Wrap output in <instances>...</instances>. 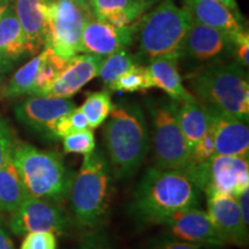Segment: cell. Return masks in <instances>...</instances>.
Masks as SVG:
<instances>
[{
	"instance_id": "6da1fadb",
	"label": "cell",
	"mask_w": 249,
	"mask_h": 249,
	"mask_svg": "<svg viewBox=\"0 0 249 249\" xmlns=\"http://www.w3.org/2000/svg\"><path fill=\"white\" fill-rule=\"evenodd\" d=\"M201 189L182 171L152 166L136 186L130 213L142 223L161 224L173 213L200 204Z\"/></svg>"
},
{
	"instance_id": "7a4b0ae2",
	"label": "cell",
	"mask_w": 249,
	"mask_h": 249,
	"mask_svg": "<svg viewBox=\"0 0 249 249\" xmlns=\"http://www.w3.org/2000/svg\"><path fill=\"white\" fill-rule=\"evenodd\" d=\"M103 129L112 178H132L144 160L150 144L147 119L135 103L113 105Z\"/></svg>"
},
{
	"instance_id": "3957f363",
	"label": "cell",
	"mask_w": 249,
	"mask_h": 249,
	"mask_svg": "<svg viewBox=\"0 0 249 249\" xmlns=\"http://www.w3.org/2000/svg\"><path fill=\"white\" fill-rule=\"evenodd\" d=\"M112 173L103 152L85 155L71 181L68 197L74 223L80 229L97 230L107 219L111 200Z\"/></svg>"
},
{
	"instance_id": "277c9868",
	"label": "cell",
	"mask_w": 249,
	"mask_h": 249,
	"mask_svg": "<svg viewBox=\"0 0 249 249\" xmlns=\"http://www.w3.org/2000/svg\"><path fill=\"white\" fill-rule=\"evenodd\" d=\"M12 160L29 196L57 204L68 197L75 173L66 166L60 154L14 142Z\"/></svg>"
},
{
	"instance_id": "5b68a950",
	"label": "cell",
	"mask_w": 249,
	"mask_h": 249,
	"mask_svg": "<svg viewBox=\"0 0 249 249\" xmlns=\"http://www.w3.org/2000/svg\"><path fill=\"white\" fill-rule=\"evenodd\" d=\"M192 91L205 107L248 121L249 83L238 61L214 62L189 77Z\"/></svg>"
},
{
	"instance_id": "8992f818",
	"label": "cell",
	"mask_w": 249,
	"mask_h": 249,
	"mask_svg": "<svg viewBox=\"0 0 249 249\" xmlns=\"http://www.w3.org/2000/svg\"><path fill=\"white\" fill-rule=\"evenodd\" d=\"M193 18L173 0H164L138 23L140 57L152 59L176 54L181 58L185 37Z\"/></svg>"
},
{
	"instance_id": "52a82bcc",
	"label": "cell",
	"mask_w": 249,
	"mask_h": 249,
	"mask_svg": "<svg viewBox=\"0 0 249 249\" xmlns=\"http://www.w3.org/2000/svg\"><path fill=\"white\" fill-rule=\"evenodd\" d=\"M150 117L149 139L155 166L178 170L187 174L191 166V149L187 145L178 120V102L148 104Z\"/></svg>"
},
{
	"instance_id": "ba28073f",
	"label": "cell",
	"mask_w": 249,
	"mask_h": 249,
	"mask_svg": "<svg viewBox=\"0 0 249 249\" xmlns=\"http://www.w3.org/2000/svg\"><path fill=\"white\" fill-rule=\"evenodd\" d=\"M207 196L240 194L249 188L248 157L214 155L207 164L188 174Z\"/></svg>"
},
{
	"instance_id": "9c48e42d",
	"label": "cell",
	"mask_w": 249,
	"mask_h": 249,
	"mask_svg": "<svg viewBox=\"0 0 249 249\" xmlns=\"http://www.w3.org/2000/svg\"><path fill=\"white\" fill-rule=\"evenodd\" d=\"M88 8L71 0H52L50 7V31L45 48L70 61L81 53V40L88 18ZM44 48V49H45Z\"/></svg>"
},
{
	"instance_id": "30bf717a",
	"label": "cell",
	"mask_w": 249,
	"mask_h": 249,
	"mask_svg": "<svg viewBox=\"0 0 249 249\" xmlns=\"http://www.w3.org/2000/svg\"><path fill=\"white\" fill-rule=\"evenodd\" d=\"M71 218L60 204L29 196L11 213L8 230L18 236L37 231L62 234L67 231Z\"/></svg>"
},
{
	"instance_id": "8fae6325",
	"label": "cell",
	"mask_w": 249,
	"mask_h": 249,
	"mask_svg": "<svg viewBox=\"0 0 249 249\" xmlns=\"http://www.w3.org/2000/svg\"><path fill=\"white\" fill-rule=\"evenodd\" d=\"M161 225L166 229L167 235L178 240L203 246H226L225 240L217 231L208 211L198 207L180 210L166 218Z\"/></svg>"
},
{
	"instance_id": "7c38bea8",
	"label": "cell",
	"mask_w": 249,
	"mask_h": 249,
	"mask_svg": "<svg viewBox=\"0 0 249 249\" xmlns=\"http://www.w3.org/2000/svg\"><path fill=\"white\" fill-rule=\"evenodd\" d=\"M234 51V42L229 34L193 21L185 37L181 57L195 62H219Z\"/></svg>"
},
{
	"instance_id": "4fadbf2b",
	"label": "cell",
	"mask_w": 249,
	"mask_h": 249,
	"mask_svg": "<svg viewBox=\"0 0 249 249\" xmlns=\"http://www.w3.org/2000/svg\"><path fill=\"white\" fill-rule=\"evenodd\" d=\"M74 108L71 98L31 96L15 107V117L29 129L52 139L55 123Z\"/></svg>"
},
{
	"instance_id": "5bb4252c",
	"label": "cell",
	"mask_w": 249,
	"mask_h": 249,
	"mask_svg": "<svg viewBox=\"0 0 249 249\" xmlns=\"http://www.w3.org/2000/svg\"><path fill=\"white\" fill-rule=\"evenodd\" d=\"M205 107L209 113V129L213 136L216 155L248 157V121L225 113V112L218 111L216 108Z\"/></svg>"
},
{
	"instance_id": "9a60e30c",
	"label": "cell",
	"mask_w": 249,
	"mask_h": 249,
	"mask_svg": "<svg viewBox=\"0 0 249 249\" xmlns=\"http://www.w3.org/2000/svg\"><path fill=\"white\" fill-rule=\"evenodd\" d=\"M138 33V23L126 27H114L105 21H87L81 40V53L107 57L124 50L133 43Z\"/></svg>"
},
{
	"instance_id": "2e32d148",
	"label": "cell",
	"mask_w": 249,
	"mask_h": 249,
	"mask_svg": "<svg viewBox=\"0 0 249 249\" xmlns=\"http://www.w3.org/2000/svg\"><path fill=\"white\" fill-rule=\"evenodd\" d=\"M105 57L90 53H79L67 62L44 96L71 98L90 81L98 76Z\"/></svg>"
},
{
	"instance_id": "e0dca14e",
	"label": "cell",
	"mask_w": 249,
	"mask_h": 249,
	"mask_svg": "<svg viewBox=\"0 0 249 249\" xmlns=\"http://www.w3.org/2000/svg\"><path fill=\"white\" fill-rule=\"evenodd\" d=\"M208 213L226 245L247 247L248 226L242 219L238 201L232 195L207 196Z\"/></svg>"
},
{
	"instance_id": "ac0fdd59",
	"label": "cell",
	"mask_w": 249,
	"mask_h": 249,
	"mask_svg": "<svg viewBox=\"0 0 249 249\" xmlns=\"http://www.w3.org/2000/svg\"><path fill=\"white\" fill-rule=\"evenodd\" d=\"M52 0H13L15 14L26 35L30 55L44 49L50 31V7Z\"/></svg>"
},
{
	"instance_id": "d6986e66",
	"label": "cell",
	"mask_w": 249,
	"mask_h": 249,
	"mask_svg": "<svg viewBox=\"0 0 249 249\" xmlns=\"http://www.w3.org/2000/svg\"><path fill=\"white\" fill-rule=\"evenodd\" d=\"M183 8L193 21L222 30L232 38L246 30L242 15L234 13L217 0H183Z\"/></svg>"
},
{
	"instance_id": "ffe728a7",
	"label": "cell",
	"mask_w": 249,
	"mask_h": 249,
	"mask_svg": "<svg viewBox=\"0 0 249 249\" xmlns=\"http://www.w3.org/2000/svg\"><path fill=\"white\" fill-rule=\"evenodd\" d=\"M30 52L26 35L11 4L0 18V73L12 70Z\"/></svg>"
},
{
	"instance_id": "44dd1931",
	"label": "cell",
	"mask_w": 249,
	"mask_h": 249,
	"mask_svg": "<svg viewBox=\"0 0 249 249\" xmlns=\"http://www.w3.org/2000/svg\"><path fill=\"white\" fill-rule=\"evenodd\" d=\"M180 57L176 54L163 55L149 61L148 71L154 88L163 90L176 102H185L195 97L185 88L178 70Z\"/></svg>"
},
{
	"instance_id": "7402d4cb",
	"label": "cell",
	"mask_w": 249,
	"mask_h": 249,
	"mask_svg": "<svg viewBox=\"0 0 249 249\" xmlns=\"http://www.w3.org/2000/svg\"><path fill=\"white\" fill-rule=\"evenodd\" d=\"M178 120L187 145L191 149L209 129L210 118L207 107L194 97L185 102H178Z\"/></svg>"
},
{
	"instance_id": "603a6c76",
	"label": "cell",
	"mask_w": 249,
	"mask_h": 249,
	"mask_svg": "<svg viewBox=\"0 0 249 249\" xmlns=\"http://www.w3.org/2000/svg\"><path fill=\"white\" fill-rule=\"evenodd\" d=\"M29 197L12 155L0 167V213L14 211Z\"/></svg>"
},
{
	"instance_id": "cb8c5ba5",
	"label": "cell",
	"mask_w": 249,
	"mask_h": 249,
	"mask_svg": "<svg viewBox=\"0 0 249 249\" xmlns=\"http://www.w3.org/2000/svg\"><path fill=\"white\" fill-rule=\"evenodd\" d=\"M44 58L45 50H43L33 59H30L27 64L18 68L8 82L6 83L5 88L2 90V96L8 98H15L27 95V93L31 95L37 71H38Z\"/></svg>"
},
{
	"instance_id": "d4e9b609",
	"label": "cell",
	"mask_w": 249,
	"mask_h": 249,
	"mask_svg": "<svg viewBox=\"0 0 249 249\" xmlns=\"http://www.w3.org/2000/svg\"><path fill=\"white\" fill-rule=\"evenodd\" d=\"M113 103L107 91L90 92L86 101L81 105L80 110L85 113L90 128H97L105 123L110 116Z\"/></svg>"
},
{
	"instance_id": "484cf974",
	"label": "cell",
	"mask_w": 249,
	"mask_h": 249,
	"mask_svg": "<svg viewBox=\"0 0 249 249\" xmlns=\"http://www.w3.org/2000/svg\"><path fill=\"white\" fill-rule=\"evenodd\" d=\"M138 64L136 58L126 50L114 52L104 58L98 76L101 77L105 86L110 88L112 83H114L123 74L128 71L134 65Z\"/></svg>"
},
{
	"instance_id": "4316f807",
	"label": "cell",
	"mask_w": 249,
	"mask_h": 249,
	"mask_svg": "<svg viewBox=\"0 0 249 249\" xmlns=\"http://www.w3.org/2000/svg\"><path fill=\"white\" fill-rule=\"evenodd\" d=\"M151 88H154V86L148 67L140 64L134 65L110 86L111 90L121 92H143Z\"/></svg>"
},
{
	"instance_id": "83f0119b",
	"label": "cell",
	"mask_w": 249,
	"mask_h": 249,
	"mask_svg": "<svg viewBox=\"0 0 249 249\" xmlns=\"http://www.w3.org/2000/svg\"><path fill=\"white\" fill-rule=\"evenodd\" d=\"M62 144L66 154H91L96 149L95 134L91 128L68 134L62 138Z\"/></svg>"
},
{
	"instance_id": "f1b7e54d",
	"label": "cell",
	"mask_w": 249,
	"mask_h": 249,
	"mask_svg": "<svg viewBox=\"0 0 249 249\" xmlns=\"http://www.w3.org/2000/svg\"><path fill=\"white\" fill-rule=\"evenodd\" d=\"M88 128H90L89 123L85 113L80 110V107H75L55 123L52 132V139H62L68 134Z\"/></svg>"
},
{
	"instance_id": "f546056e",
	"label": "cell",
	"mask_w": 249,
	"mask_h": 249,
	"mask_svg": "<svg viewBox=\"0 0 249 249\" xmlns=\"http://www.w3.org/2000/svg\"><path fill=\"white\" fill-rule=\"evenodd\" d=\"M214 155H216V151H214L213 136L211 130L208 129L207 133L198 140L195 147L193 148L191 154V166H189L187 176L196 167H200L202 165L207 164Z\"/></svg>"
},
{
	"instance_id": "4dcf8cb0",
	"label": "cell",
	"mask_w": 249,
	"mask_h": 249,
	"mask_svg": "<svg viewBox=\"0 0 249 249\" xmlns=\"http://www.w3.org/2000/svg\"><path fill=\"white\" fill-rule=\"evenodd\" d=\"M142 2V0H89V8L91 9L96 20L103 21L112 13L133 7Z\"/></svg>"
},
{
	"instance_id": "1f68e13d",
	"label": "cell",
	"mask_w": 249,
	"mask_h": 249,
	"mask_svg": "<svg viewBox=\"0 0 249 249\" xmlns=\"http://www.w3.org/2000/svg\"><path fill=\"white\" fill-rule=\"evenodd\" d=\"M20 249H58L57 236L48 231L27 233L21 242Z\"/></svg>"
},
{
	"instance_id": "d6a6232c",
	"label": "cell",
	"mask_w": 249,
	"mask_h": 249,
	"mask_svg": "<svg viewBox=\"0 0 249 249\" xmlns=\"http://www.w3.org/2000/svg\"><path fill=\"white\" fill-rule=\"evenodd\" d=\"M147 249H223V247L189 244L167 235L155 240Z\"/></svg>"
},
{
	"instance_id": "836d02e7",
	"label": "cell",
	"mask_w": 249,
	"mask_h": 249,
	"mask_svg": "<svg viewBox=\"0 0 249 249\" xmlns=\"http://www.w3.org/2000/svg\"><path fill=\"white\" fill-rule=\"evenodd\" d=\"M234 42V51L236 61L241 65L242 67H248L249 65V35L248 31L244 30L242 33L233 37Z\"/></svg>"
},
{
	"instance_id": "e575fe53",
	"label": "cell",
	"mask_w": 249,
	"mask_h": 249,
	"mask_svg": "<svg viewBox=\"0 0 249 249\" xmlns=\"http://www.w3.org/2000/svg\"><path fill=\"white\" fill-rule=\"evenodd\" d=\"M14 139L11 129L4 121L0 120V167L4 165L7 158L12 155Z\"/></svg>"
},
{
	"instance_id": "d590c367",
	"label": "cell",
	"mask_w": 249,
	"mask_h": 249,
	"mask_svg": "<svg viewBox=\"0 0 249 249\" xmlns=\"http://www.w3.org/2000/svg\"><path fill=\"white\" fill-rule=\"evenodd\" d=\"M236 201H238L239 208H240V213L242 216V219H244L245 224L247 226H249V210H248V205H249V188L242 191L240 194H238L235 196Z\"/></svg>"
},
{
	"instance_id": "8d00e7d4",
	"label": "cell",
	"mask_w": 249,
	"mask_h": 249,
	"mask_svg": "<svg viewBox=\"0 0 249 249\" xmlns=\"http://www.w3.org/2000/svg\"><path fill=\"white\" fill-rule=\"evenodd\" d=\"M0 249H15L14 242L8 232V226L0 217Z\"/></svg>"
},
{
	"instance_id": "74e56055",
	"label": "cell",
	"mask_w": 249,
	"mask_h": 249,
	"mask_svg": "<svg viewBox=\"0 0 249 249\" xmlns=\"http://www.w3.org/2000/svg\"><path fill=\"white\" fill-rule=\"evenodd\" d=\"M79 249H112L105 239L99 236H89L87 240L80 246Z\"/></svg>"
},
{
	"instance_id": "f35d334b",
	"label": "cell",
	"mask_w": 249,
	"mask_h": 249,
	"mask_svg": "<svg viewBox=\"0 0 249 249\" xmlns=\"http://www.w3.org/2000/svg\"><path fill=\"white\" fill-rule=\"evenodd\" d=\"M220 4L225 5L226 7H229L231 11L234 12L236 14H240V11H239V6L236 4V0H217ZM241 15V14H240Z\"/></svg>"
},
{
	"instance_id": "ab89813d",
	"label": "cell",
	"mask_w": 249,
	"mask_h": 249,
	"mask_svg": "<svg viewBox=\"0 0 249 249\" xmlns=\"http://www.w3.org/2000/svg\"><path fill=\"white\" fill-rule=\"evenodd\" d=\"M9 5H11V0H0V18Z\"/></svg>"
},
{
	"instance_id": "60d3db41",
	"label": "cell",
	"mask_w": 249,
	"mask_h": 249,
	"mask_svg": "<svg viewBox=\"0 0 249 249\" xmlns=\"http://www.w3.org/2000/svg\"><path fill=\"white\" fill-rule=\"evenodd\" d=\"M71 1H74L75 4L81 6V7L89 8V0H71Z\"/></svg>"
},
{
	"instance_id": "b9f144b4",
	"label": "cell",
	"mask_w": 249,
	"mask_h": 249,
	"mask_svg": "<svg viewBox=\"0 0 249 249\" xmlns=\"http://www.w3.org/2000/svg\"><path fill=\"white\" fill-rule=\"evenodd\" d=\"M143 2H145V4H148L149 6H150L151 7V5H154L156 1H157V0H142Z\"/></svg>"
},
{
	"instance_id": "7bdbcfd3",
	"label": "cell",
	"mask_w": 249,
	"mask_h": 249,
	"mask_svg": "<svg viewBox=\"0 0 249 249\" xmlns=\"http://www.w3.org/2000/svg\"><path fill=\"white\" fill-rule=\"evenodd\" d=\"M11 1H12V0H11Z\"/></svg>"
}]
</instances>
